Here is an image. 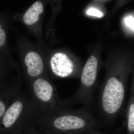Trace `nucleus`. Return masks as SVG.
<instances>
[{
    "instance_id": "nucleus-1",
    "label": "nucleus",
    "mask_w": 134,
    "mask_h": 134,
    "mask_svg": "<svg viewBox=\"0 0 134 134\" xmlns=\"http://www.w3.org/2000/svg\"><path fill=\"white\" fill-rule=\"evenodd\" d=\"M98 66L96 56L91 55L88 59L82 72L80 86L73 98L74 102L91 107L94 102Z\"/></svg>"
},
{
    "instance_id": "nucleus-2",
    "label": "nucleus",
    "mask_w": 134,
    "mask_h": 134,
    "mask_svg": "<svg viewBox=\"0 0 134 134\" xmlns=\"http://www.w3.org/2000/svg\"><path fill=\"white\" fill-rule=\"evenodd\" d=\"M50 64L53 72L60 77L69 76L74 72V63L68 55L63 53L55 54L51 58Z\"/></svg>"
},
{
    "instance_id": "nucleus-3",
    "label": "nucleus",
    "mask_w": 134,
    "mask_h": 134,
    "mask_svg": "<svg viewBox=\"0 0 134 134\" xmlns=\"http://www.w3.org/2000/svg\"><path fill=\"white\" fill-rule=\"evenodd\" d=\"M25 63L27 67V72L30 76H37L43 71V60L37 53L32 52L28 53L25 56Z\"/></svg>"
},
{
    "instance_id": "nucleus-4",
    "label": "nucleus",
    "mask_w": 134,
    "mask_h": 134,
    "mask_svg": "<svg viewBox=\"0 0 134 134\" xmlns=\"http://www.w3.org/2000/svg\"><path fill=\"white\" fill-rule=\"evenodd\" d=\"M34 90L38 98L44 101L47 102L52 97L53 89L50 83L45 80L38 79L34 82Z\"/></svg>"
},
{
    "instance_id": "nucleus-5",
    "label": "nucleus",
    "mask_w": 134,
    "mask_h": 134,
    "mask_svg": "<svg viewBox=\"0 0 134 134\" xmlns=\"http://www.w3.org/2000/svg\"><path fill=\"white\" fill-rule=\"evenodd\" d=\"M23 108L21 102L18 101L10 106L3 114L2 123L5 127L9 128L14 124Z\"/></svg>"
},
{
    "instance_id": "nucleus-6",
    "label": "nucleus",
    "mask_w": 134,
    "mask_h": 134,
    "mask_svg": "<svg viewBox=\"0 0 134 134\" xmlns=\"http://www.w3.org/2000/svg\"><path fill=\"white\" fill-rule=\"evenodd\" d=\"M44 8L42 3L37 1L26 10L23 16L25 24L31 25L36 23L39 19V15L43 13Z\"/></svg>"
},
{
    "instance_id": "nucleus-7",
    "label": "nucleus",
    "mask_w": 134,
    "mask_h": 134,
    "mask_svg": "<svg viewBox=\"0 0 134 134\" xmlns=\"http://www.w3.org/2000/svg\"><path fill=\"white\" fill-rule=\"evenodd\" d=\"M128 127L130 132H134V103L130 104L128 112Z\"/></svg>"
},
{
    "instance_id": "nucleus-8",
    "label": "nucleus",
    "mask_w": 134,
    "mask_h": 134,
    "mask_svg": "<svg viewBox=\"0 0 134 134\" xmlns=\"http://www.w3.org/2000/svg\"><path fill=\"white\" fill-rule=\"evenodd\" d=\"M87 14L92 16L101 17L103 16V14L98 10L93 8L89 9L87 11Z\"/></svg>"
},
{
    "instance_id": "nucleus-9",
    "label": "nucleus",
    "mask_w": 134,
    "mask_h": 134,
    "mask_svg": "<svg viewBox=\"0 0 134 134\" xmlns=\"http://www.w3.org/2000/svg\"><path fill=\"white\" fill-rule=\"evenodd\" d=\"M7 37L5 31L2 28L0 24V47L2 46L6 42Z\"/></svg>"
},
{
    "instance_id": "nucleus-10",
    "label": "nucleus",
    "mask_w": 134,
    "mask_h": 134,
    "mask_svg": "<svg viewBox=\"0 0 134 134\" xmlns=\"http://www.w3.org/2000/svg\"><path fill=\"white\" fill-rule=\"evenodd\" d=\"M127 26L134 31V19L131 16L127 17L125 20Z\"/></svg>"
},
{
    "instance_id": "nucleus-11",
    "label": "nucleus",
    "mask_w": 134,
    "mask_h": 134,
    "mask_svg": "<svg viewBox=\"0 0 134 134\" xmlns=\"http://www.w3.org/2000/svg\"><path fill=\"white\" fill-rule=\"evenodd\" d=\"M6 110V107L4 103L0 100V118L4 114Z\"/></svg>"
}]
</instances>
